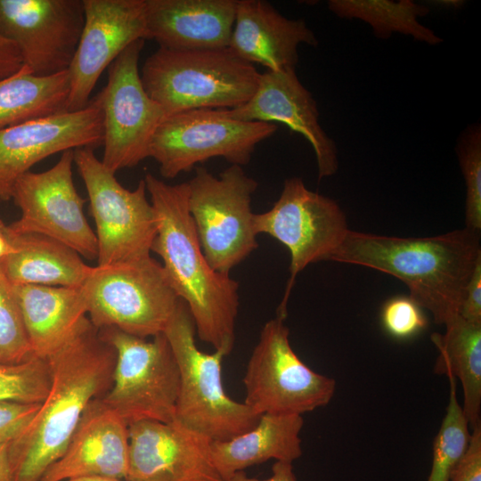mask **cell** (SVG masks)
<instances>
[{"instance_id":"obj_9","label":"cell","mask_w":481,"mask_h":481,"mask_svg":"<svg viewBox=\"0 0 481 481\" xmlns=\"http://www.w3.org/2000/svg\"><path fill=\"white\" fill-rule=\"evenodd\" d=\"M92 148L73 150L94 221L97 265L131 262L151 257L157 234L154 209L144 180L135 190L123 187L98 159Z\"/></svg>"},{"instance_id":"obj_13","label":"cell","mask_w":481,"mask_h":481,"mask_svg":"<svg viewBox=\"0 0 481 481\" xmlns=\"http://www.w3.org/2000/svg\"><path fill=\"white\" fill-rule=\"evenodd\" d=\"M144 42L135 41L110 63L107 84L97 94L102 111V162L115 174L149 158L152 137L166 118L142 83L139 59Z\"/></svg>"},{"instance_id":"obj_29","label":"cell","mask_w":481,"mask_h":481,"mask_svg":"<svg viewBox=\"0 0 481 481\" xmlns=\"http://www.w3.org/2000/svg\"><path fill=\"white\" fill-rule=\"evenodd\" d=\"M448 379L449 402L434 439L432 465L427 481H450L469 443V426L457 398L456 379L452 377Z\"/></svg>"},{"instance_id":"obj_14","label":"cell","mask_w":481,"mask_h":481,"mask_svg":"<svg viewBox=\"0 0 481 481\" xmlns=\"http://www.w3.org/2000/svg\"><path fill=\"white\" fill-rule=\"evenodd\" d=\"M73 150H69L51 168L29 171L18 178L12 199L20 216L8 227L14 235L46 236L94 260L98 254L97 240L84 214L86 200L73 182Z\"/></svg>"},{"instance_id":"obj_24","label":"cell","mask_w":481,"mask_h":481,"mask_svg":"<svg viewBox=\"0 0 481 481\" xmlns=\"http://www.w3.org/2000/svg\"><path fill=\"white\" fill-rule=\"evenodd\" d=\"M303 425L302 415L264 413L245 433L212 442V459L222 480L272 459L293 462L300 458Z\"/></svg>"},{"instance_id":"obj_7","label":"cell","mask_w":481,"mask_h":481,"mask_svg":"<svg viewBox=\"0 0 481 481\" xmlns=\"http://www.w3.org/2000/svg\"><path fill=\"white\" fill-rule=\"evenodd\" d=\"M187 183L188 209L204 257L215 271L229 274L258 247L251 210L257 182L232 165L218 177L197 167Z\"/></svg>"},{"instance_id":"obj_35","label":"cell","mask_w":481,"mask_h":481,"mask_svg":"<svg viewBox=\"0 0 481 481\" xmlns=\"http://www.w3.org/2000/svg\"><path fill=\"white\" fill-rule=\"evenodd\" d=\"M450 481H481V425L471 429L467 451Z\"/></svg>"},{"instance_id":"obj_19","label":"cell","mask_w":481,"mask_h":481,"mask_svg":"<svg viewBox=\"0 0 481 481\" xmlns=\"http://www.w3.org/2000/svg\"><path fill=\"white\" fill-rule=\"evenodd\" d=\"M227 112L232 118L243 121L282 123L301 134L312 145L319 180L337 172L335 143L322 128L316 102L299 81L294 68L260 73L250 99Z\"/></svg>"},{"instance_id":"obj_16","label":"cell","mask_w":481,"mask_h":481,"mask_svg":"<svg viewBox=\"0 0 481 481\" xmlns=\"http://www.w3.org/2000/svg\"><path fill=\"white\" fill-rule=\"evenodd\" d=\"M99 97L76 111H63L0 130V200L12 199L15 182L44 159L102 144Z\"/></svg>"},{"instance_id":"obj_34","label":"cell","mask_w":481,"mask_h":481,"mask_svg":"<svg viewBox=\"0 0 481 481\" xmlns=\"http://www.w3.org/2000/svg\"><path fill=\"white\" fill-rule=\"evenodd\" d=\"M40 404L0 402V443H10L29 425Z\"/></svg>"},{"instance_id":"obj_27","label":"cell","mask_w":481,"mask_h":481,"mask_svg":"<svg viewBox=\"0 0 481 481\" xmlns=\"http://www.w3.org/2000/svg\"><path fill=\"white\" fill-rule=\"evenodd\" d=\"M68 71L39 77L23 67L0 80V130L32 119L68 111Z\"/></svg>"},{"instance_id":"obj_4","label":"cell","mask_w":481,"mask_h":481,"mask_svg":"<svg viewBox=\"0 0 481 481\" xmlns=\"http://www.w3.org/2000/svg\"><path fill=\"white\" fill-rule=\"evenodd\" d=\"M140 75L146 93L167 118L191 110L241 106L255 93L260 73L229 48L177 51L159 47L145 60Z\"/></svg>"},{"instance_id":"obj_20","label":"cell","mask_w":481,"mask_h":481,"mask_svg":"<svg viewBox=\"0 0 481 481\" xmlns=\"http://www.w3.org/2000/svg\"><path fill=\"white\" fill-rule=\"evenodd\" d=\"M128 426L102 397L85 410L63 454L40 481H67L86 477L125 480L128 467Z\"/></svg>"},{"instance_id":"obj_30","label":"cell","mask_w":481,"mask_h":481,"mask_svg":"<svg viewBox=\"0 0 481 481\" xmlns=\"http://www.w3.org/2000/svg\"><path fill=\"white\" fill-rule=\"evenodd\" d=\"M50 384L45 359L32 356L19 363H0V402L41 404Z\"/></svg>"},{"instance_id":"obj_10","label":"cell","mask_w":481,"mask_h":481,"mask_svg":"<svg viewBox=\"0 0 481 481\" xmlns=\"http://www.w3.org/2000/svg\"><path fill=\"white\" fill-rule=\"evenodd\" d=\"M277 130L273 123L243 121L227 110L199 109L163 119L150 146L161 175L173 179L199 163L223 158L232 165H247L256 146Z\"/></svg>"},{"instance_id":"obj_12","label":"cell","mask_w":481,"mask_h":481,"mask_svg":"<svg viewBox=\"0 0 481 481\" xmlns=\"http://www.w3.org/2000/svg\"><path fill=\"white\" fill-rule=\"evenodd\" d=\"M257 234L265 233L289 251V278L277 314L287 316V302L297 275L308 265L326 261L349 230L336 201L308 190L298 177L285 180L273 207L255 214Z\"/></svg>"},{"instance_id":"obj_40","label":"cell","mask_w":481,"mask_h":481,"mask_svg":"<svg viewBox=\"0 0 481 481\" xmlns=\"http://www.w3.org/2000/svg\"><path fill=\"white\" fill-rule=\"evenodd\" d=\"M8 445L9 443H0V481H12Z\"/></svg>"},{"instance_id":"obj_37","label":"cell","mask_w":481,"mask_h":481,"mask_svg":"<svg viewBox=\"0 0 481 481\" xmlns=\"http://www.w3.org/2000/svg\"><path fill=\"white\" fill-rule=\"evenodd\" d=\"M23 61L16 45L0 35V80L17 73Z\"/></svg>"},{"instance_id":"obj_26","label":"cell","mask_w":481,"mask_h":481,"mask_svg":"<svg viewBox=\"0 0 481 481\" xmlns=\"http://www.w3.org/2000/svg\"><path fill=\"white\" fill-rule=\"evenodd\" d=\"M444 326V334L431 335L439 352L434 371L460 380L461 409L472 429L481 425V324L459 315Z\"/></svg>"},{"instance_id":"obj_28","label":"cell","mask_w":481,"mask_h":481,"mask_svg":"<svg viewBox=\"0 0 481 481\" xmlns=\"http://www.w3.org/2000/svg\"><path fill=\"white\" fill-rule=\"evenodd\" d=\"M328 7L338 17L369 23L379 38H387L397 32L430 45L442 41L418 21V17L426 15L428 9L410 0H330Z\"/></svg>"},{"instance_id":"obj_11","label":"cell","mask_w":481,"mask_h":481,"mask_svg":"<svg viewBox=\"0 0 481 481\" xmlns=\"http://www.w3.org/2000/svg\"><path fill=\"white\" fill-rule=\"evenodd\" d=\"M285 318L277 314L265 323L243 377V403L259 415H302L326 406L335 394L336 381L293 350Z\"/></svg>"},{"instance_id":"obj_8","label":"cell","mask_w":481,"mask_h":481,"mask_svg":"<svg viewBox=\"0 0 481 481\" xmlns=\"http://www.w3.org/2000/svg\"><path fill=\"white\" fill-rule=\"evenodd\" d=\"M98 330L116 352L112 382L102 402L127 426L141 420H175L180 376L165 334L148 339L113 327Z\"/></svg>"},{"instance_id":"obj_2","label":"cell","mask_w":481,"mask_h":481,"mask_svg":"<svg viewBox=\"0 0 481 481\" xmlns=\"http://www.w3.org/2000/svg\"><path fill=\"white\" fill-rule=\"evenodd\" d=\"M143 180L157 222L151 251L187 305L199 338L226 356L235 343L239 283L205 258L188 209L187 182L172 185L151 173Z\"/></svg>"},{"instance_id":"obj_25","label":"cell","mask_w":481,"mask_h":481,"mask_svg":"<svg viewBox=\"0 0 481 481\" xmlns=\"http://www.w3.org/2000/svg\"><path fill=\"white\" fill-rule=\"evenodd\" d=\"M15 251L0 266L14 286L80 288L93 266L69 247L40 234L14 235Z\"/></svg>"},{"instance_id":"obj_39","label":"cell","mask_w":481,"mask_h":481,"mask_svg":"<svg viewBox=\"0 0 481 481\" xmlns=\"http://www.w3.org/2000/svg\"><path fill=\"white\" fill-rule=\"evenodd\" d=\"M14 251L13 234L8 225L0 219V263Z\"/></svg>"},{"instance_id":"obj_22","label":"cell","mask_w":481,"mask_h":481,"mask_svg":"<svg viewBox=\"0 0 481 481\" xmlns=\"http://www.w3.org/2000/svg\"><path fill=\"white\" fill-rule=\"evenodd\" d=\"M301 44H318L304 20L288 19L264 0H237L228 47L237 57L267 70L295 69Z\"/></svg>"},{"instance_id":"obj_21","label":"cell","mask_w":481,"mask_h":481,"mask_svg":"<svg viewBox=\"0 0 481 481\" xmlns=\"http://www.w3.org/2000/svg\"><path fill=\"white\" fill-rule=\"evenodd\" d=\"M147 39L177 51L229 47L237 0H145Z\"/></svg>"},{"instance_id":"obj_41","label":"cell","mask_w":481,"mask_h":481,"mask_svg":"<svg viewBox=\"0 0 481 481\" xmlns=\"http://www.w3.org/2000/svg\"><path fill=\"white\" fill-rule=\"evenodd\" d=\"M67 481H125V480L112 478V477H86L73 478Z\"/></svg>"},{"instance_id":"obj_33","label":"cell","mask_w":481,"mask_h":481,"mask_svg":"<svg viewBox=\"0 0 481 481\" xmlns=\"http://www.w3.org/2000/svg\"><path fill=\"white\" fill-rule=\"evenodd\" d=\"M380 317L386 332L396 339L411 338L428 325L422 308L409 296L389 298L382 306Z\"/></svg>"},{"instance_id":"obj_31","label":"cell","mask_w":481,"mask_h":481,"mask_svg":"<svg viewBox=\"0 0 481 481\" xmlns=\"http://www.w3.org/2000/svg\"><path fill=\"white\" fill-rule=\"evenodd\" d=\"M32 356L14 285L0 266V363H19Z\"/></svg>"},{"instance_id":"obj_36","label":"cell","mask_w":481,"mask_h":481,"mask_svg":"<svg viewBox=\"0 0 481 481\" xmlns=\"http://www.w3.org/2000/svg\"><path fill=\"white\" fill-rule=\"evenodd\" d=\"M459 315L468 322L481 324V259L466 286Z\"/></svg>"},{"instance_id":"obj_23","label":"cell","mask_w":481,"mask_h":481,"mask_svg":"<svg viewBox=\"0 0 481 481\" xmlns=\"http://www.w3.org/2000/svg\"><path fill=\"white\" fill-rule=\"evenodd\" d=\"M14 291L34 356L47 359L87 318L81 287L18 285Z\"/></svg>"},{"instance_id":"obj_32","label":"cell","mask_w":481,"mask_h":481,"mask_svg":"<svg viewBox=\"0 0 481 481\" xmlns=\"http://www.w3.org/2000/svg\"><path fill=\"white\" fill-rule=\"evenodd\" d=\"M457 155L466 183L465 228L481 230V128L469 126L457 144Z\"/></svg>"},{"instance_id":"obj_17","label":"cell","mask_w":481,"mask_h":481,"mask_svg":"<svg viewBox=\"0 0 481 481\" xmlns=\"http://www.w3.org/2000/svg\"><path fill=\"white\" fill-rule=\"evenodd\" d=\"M85 22L68 69V111L84 109L105 69L132 43L147 40L145 0H83Z\"/></svg>"},{"instance_id":"obj_18","label":"cell","mask_w":481,"mask_h":481,"mask_svg":"<svg viewBox=\"0 0 481 481\" xmlns=\"http://www.w3.org/2000/svg\"><path fill=\"white\" fill-rule=\"evenodd\" d=\"M125 481H223L210 440L175 419L141 420L128 426Z\"/></svg>"},{"instance_id":"obj_1","label":"cell","mask_w":481,"mask_h":481,"mask_svg":"<svg viewBox=\"0 0 481 481\" xmlns=\"http://www.w3.org/2000/svg\"><path fill=\"white\" fill-rule=\"evenodd\" d=\"M45 360L49 391L29 425L8 445L12 481H40L63 454L88 404L110 387L116 352L86 318Z\"/></svg>"},{"instance_id":"obj_38","label":"cell","mask_w":481,"mask_h":481,"mask_svg":"<svg viewBox=\"0 0 481 481\" xmlns=\"http://www.w3.org/2000/svg\"><path fill=\"white\" fill-rule=\"evenodd\" d=\"M223 481H297L292 462L279 461L272 466V476L265 479L248 477L244 470L238 471Z\"/></svg>"},{"instance_id":"obj_6","label":"cell","mask_w":481,"mask_h":481,"mask_svg":"<svg viewBox=\"0 0 481 481\" xmlns=\"http://www.w3.org/2000/svg\"><path fill=\"white\" fill-rule=\"evenodd\" d=\"M81 290L95 328L144 338L163 333L179 301L162 265L151 257L93 266Z\"/></svg>"},{"instance_id":"obj_15","label":"cell","mask_w":481,"mask_h":481,"mask_svg":"<svg viewBox=\"0 0 481 481\" xmlns=\"http://www.w3.org/2000/svg\"><path fill=\"white\" fill-rule=\"evenodd\" d=\"M84 22L83 0H0V35L36 76L68 71Z\"/></svg>"},{"instance_id":"obj_5","label":"cell","mask_w":481,"mask_h":481,"mask_svg":"<svg viewBox=\"0 0 481 481\" xmlns=\"http://www.w3.org/2000/svg\"><path fill=\"white\" fill-rule=\"evenodd\" d=\"M163 333L179 369L175 419L212 442L226 441L252 428L261 415L226 394L222 381L224 355L198 348L193 319L181 298Z\"/></svg>"},{"instance_id":"obj_3","label":"cell","mask_w":481,"mask_h":481,"mask_svg":"<svg viewBox=\"0 0 481 481\" xmlns=\"http://www.w3.org/2000/svg\"><path fill=\"white\" fill-rule=\"evenodd\" d=\"M479 259L480 232L463 228L424 238L348 230L326 261L362 265L396 277L436 323L445 325L459 316L466 286Z\"/></svg>"}]
</instances>
